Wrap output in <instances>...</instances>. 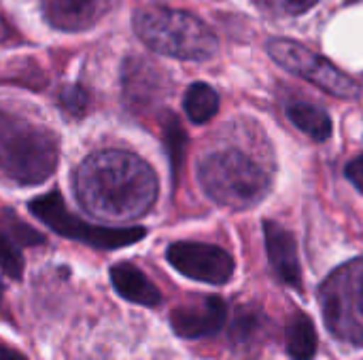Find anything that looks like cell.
<instances>
[{
	"mask_svg": "<svg viewBox=\"0 0 363 360\" xmlns=\"http://www.w3.org/2000/svg\"><path fill=\"white\" fill-rule=\"evenodd\" d=\"M74 195L87 214L128 223L145 216L155 204L157 176L138 155L108 149L89 155L77 168Z\"/></svg>",
	"mask_w": 363,
	"mask_h": 360,
	"instance_id": "6da1fadb",
	"label": "cell"
},
{
	"mask_svg": "<svg viewBox=\"0 0 363 360\" xmlns=\"http://www.w3.org/2000/svg\"><path fill=\"white\" fill-rule=\"evenodd\" d=\"M60 161L57 136L28 117L0 108V174L15 185L49 180Z\"/></svg>",
	"mask_w": 363,
	"mask_h": 360,
	"instance_id": "7a4b0ae2",
	"label": "cell"
},
{
	"mask_svg": "<svg viewBox=\"0 0 363 360\" xmlns=\"http://www.w3.org/2000/svg\"><path fill=\"white\" fill-rule=\"evenodd\" d=\"M134 30L151 51L177 59L204 62L219 49L215 32L196 15L179 8L145 6L134 15Z\"/></svg>",
	"mask_w": 363,
	"mask_h": 360,
	"instance_id": "3957f363",
	"label": "cell"
},
{
	"mask_svg": "<svg viewBox=\"0 0 363 360\" xmlns=\"http://www.w3.org/2000/svg\"><path fill=\"white\" fill-rule=\"evenodd\" d=\"M198 178L204 193L219 206L234 210L259 204L272 185L270 174L249 155L228 149L211 153L200 161Z\"/></svg>",
	"mask_w": 363,
	"mask_h": 360,
	"instance_id": "277c9868",
	"label": "cell"
},
{
	"mask_svg": "<svg viewBox=\"0 0 363 360\" xmlns=\"http://www.w3.org/2000/svg\"><path fill=\"white\" fill-rule=\"evenodd\" d=\"M319 303L338 339L363 346V259L345 263L321 284Z\"/></svg>",
	"mask_w": 363,
	"mask_h": 360,
	"instance_id": "5b68a950",
	"label": "cell"
},
{
	"mask_svg": "<svg viewBox=\"0 0 363 360\" xmlns=\"http://www.w3.org/2000/svg\"><path fill=\"white\" fill-rule=\"evenodd\" d=\"M28 208L53 233L100 250H117L123 246H132L147 236L145 227H113L87 223L66 208L60 193H45L32 199Z\"/></svg>",
	"mask_w": 363,
	"mask_h": 360,
	"instance_id": "8992f818",
	"label": "cell"
},
{
	"mask_svg": "<svg viewBox=\"0 0 363 360\" xmlns=\"http://www.w3.org/2000/svg\"><path fill=\"white\" fill-rule=\"evenodd\" d=\"M268 53L285 70L306 79L308 83L317 85L319 89H323L336 98L355 100L362 93L359 83H355L349 74L340 72L330 59L311 51L302 42L287 40V38H274L268 42Z\"/></svg>",
	"mask_w": 363,
	"mask_h": 360,
	"instance_id": "52a82bcc",
	"label": "cell"
},
{
	"mask_svg": "<svg viewBox=\"0 0 363 360\" xmlns=\"http://www.w3.org/2000/svg\"><path fill=\"white\" fill-rule=\"evenodd\" d=\"M168 263L185 278L225 284L234 274V259L228 250L202 242H174L166 250Z\"/></svg>",
	"mask_w": 363,
	"mask_h": 360,
	"instance_id": "ba28073f",
	"label": "cell"
},
{
	"mask_svg": "<svg viewBox=\"0 0 363 360\" xmlns=\"http://www.w3.org/2000/svg\"><path fill=\"white\" fill-rule=\"evenodd\" d=\"M47 238L21 221L11 208L0 210V269L11 280H21L23 276V248L40 246Z\"/></svg>",
	"mask_w": 363,
	"mask_h": 360,
	"instance_id": "9c48e42d",
	"label": "cell"
},
{
	"mask_svg": "<svg viewBox=\"0 0 363 360\" xmlns=\"http://www.w3.org/2000/svg\"><path fill=\"white\" fill-rule=\"evenodd\" d=\"M228 318V308L219 297H202L200 301L185 303L170 314L172 331L183 339H200L215 335Z\"/></svg>",
	"mask_w": 363,
	"mask_h": 360,
	"instance_id": "30bf717a",
	"label": "cell"
},
{
	"mask_svg": "<svg viewBox=\"0 0 363 360\" xmlns=\"http://www.w3.org/2000/svg\"><path fill=\"white\" fill-rule=\"evenodd\" d=\"M264 238H266L268 259H270V265L277 272V276L285 284L300 289L302 286V267H300L296 238L274 221L264 223Z\"/></svg>",
	"mask_w": 363,
	"mask_h": 360,
	"instance_id": "8fae6325",
	"label": "cell"
},
{
	"mask_svg": "<svg viewBox=\"0 0 363 360\" xmlns=\"http://www.w3.org/2000/svg\"><path fill=\"white\" fill-rule=\"evenodd\" d=\"M162 93V76L153 64L130 57L123 66V98L132 110L149 108Z\"/></svg>",
	"mask_w": 363,
	"mask_h": 360,
	"instance_id": "7c38bea8",
	"label": "cell"
},
{
	"mask_svg": "<svg viewBox=\"0 0 363 360\" xmlns=\"http://www.w3.org/2000/svg\"><path fill=\"white\" fill-rule=\"evenodd\" d=\"M43 13L60 32H83L98 21L102 0H43Z\"/></svg>",
	"mask_w": 363,
	"mask_h": 360,
	"instance_id": "4fadbf2b",
	"label": "cell"
},
{
	"mask_svg": "<svg viewBox=\"0 0 363 360\" xmlns=\"http://www.w3.org/2000/svg\"><path fill=\"white\" fill-rule=\"evenodd\" d=\"M111 282L119 297L130 303L155 308L162 303V293L157 286L132 263H117L111 267Z\"/></svg>",
	"mask_w": 363,
	"mask_h": 360,
	"instance_id": "5bb4252c",
	"label": "cell"
},
{
	"mask_svg": "<svg viewBox=\"0 0 363 360\" xmlns=\"http://www.w3.org/2000/svg\"><path fill=\"white\" fill-rule=\"evenodd\" d=\"M285 344H287V352L294 360H313L317 354V331L315 325L311 323V318L302 312L294 314L287 320L285 327Z\"/></svg>",
	"mask_w": 363,
	"mask_h": 360,
	"instance_id": "9a60e30c",
	"label": "cell"
},
{
	"mask_svg": "<svg viewBox=\"0 0 363 360\" xmlns=\"http://www.w3.org/2000/svg\"><path fill=\"white\" fill-rule=\"evenodd\" d=\"M287 117L289 121L304 132L306 136H311L317 142H325L332 136V121L330 115L315 106V104H306V102H296L287 106Z\"/></svg>",
	"mask_w": 363,
	"mask_h": 360,
	"instance_id": "2e32d148",
	"label": "cell"
},
{
	"mask_svg": "<svg viewBox=\"0 0 363 360\" xmlns=\"http://www.w3.org/2000/svg\"><path fill=\"white\" fill-rule=\"evenodd\" d=\"M183 108L189 117V121L202 125L211 121L219 110V93L208 83H194L185 91Z\"/></svg>",
	"mask_w": 363,
	"mask_h": 360,
	"instance_id": "e0dca14e",
	"label": "cell"
},
{
	"mask_svg": "<svg viewBox=\"0 0 363 360\" xmlns=\"http://www.w3.org/2000/svg\"><path fill=\"white\" fill-rule=\"evenodd\" d=\"M164 144L168 151V159H170V170H172V178L177 182L183 161H185V146H187V134L183 129V125L179 123V119L174 115H168V119L164 121Z\"/></svg>",
	"mask_w": 363,
	"mask_h": 360,
	"instance_id": "ac0fdd59",
	"label": "cell"
},
{
	"mask_svg": "<svg viewBox=\"0 0 363 360\" xmlns=\"http://www.w3.org/2000/svg\"><path fill=\"white\" fill-rule=\"evenodd\" d=\"M60 106L72 119L85 117L87 110H89V93H87V89L83 85H77V83L64 85L60 89Z\"/></svg>",
	"mask_w": 363,
	"mask_h": 360,
	"instance_id": "d6986e66",
	"label": "cell"
},
{
	"mask_svg": "<svg viewBox=\"0 0 363 360\" xmlns=\"http://www.w3.org/2000/svg\"><path fill=\"white\" fill-rule=\"evenodd\" d=\"M264 2L283 15H302L308 8H313L319 0H264Z\"/></svg>",
	"mask_w": 363,
	"mask_h": 360,
	"instance_id": "ffe728a7",
	"label": "cell"
},
{
	"mask_svg": "<svg viewBox=\"0 0 363 360\" xmlns=\"http://www.w3.org/2000/svg\"><path fill=\"white\" fill-rule=\"evenodd\" d=\"M345 174H347V178L357 187V191L363 193V155L355 157V159L347 166Z\"/></svg>",
	"mask_w": 363,
	"mask_h": 360,
	"instance_id": "44dd1931",
	"label": "cell"
},
{
	"mask_svg": "<svg viewBox=\"0 0 363 360\" xmlns=\"http://www.w3.org/2000/svg\"><path fill=\"white\" fill-rule=\"evenodd\" d=\"M0 360H28L19 350H13V348H9L6 344H2L0 342Z\"/></svg>",
	"mask_w": 363,
	"mask_h": 360,
	"instance_id": "7402d4cb",
	"label": "cell"
},
{
	"mask_svg": "<svg viewBox=\"0 0 363 360\" xmlns=\"http://www.w3.org/2000/svg\"><path fill=\"white\" fill-rule=\"evenodd\" d=\"M2 297H4V286H2V282H0V306H2Z\"/></svg>",
	"mask_w": 363,
	"mask_h": 360,
	"instance_id": "603a6c76",
	"label": "cell"
}]
</instances>
